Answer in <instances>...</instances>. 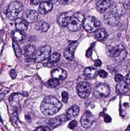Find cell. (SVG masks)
<instances>
[{
    "label": "cell",
    "mask_w": 130,
    "mask_h": 131,
    "mask_svg": "<svg viewBox=\"0 0 130 131\" xmlns=\"http://www.w3.org/2000/svg\"><path fill=\"white\" fill-rule=\"evenodd\" d=\"M62 104L53 96L46 97L42 101L40 105L41 112L46 116H50L58 112L61 109Z\"/></svg>",
    "instance_id": "obj_1"
},
{
    "label": "cell",
    "mask_w": 130,
    "mask_h": 131,
    "mask_svg": "<svg viewBox=\"0 0 130 131\" xmlns=\"http://www.w3.org/2000/svg\"><path fill=\"white\" fill-rule=\"evenodd\" d=\"M106 52L108 56L118 63L122 61L127 53L125 47L122 44L109 45L106 48Z\"/></svg>",
    "instance_id": "obj_2"
},
{
    "label": "cell",
    "mask_w": 130,
    "mask_h": 131,
    "mask_svg": "<svg viewBox=\"0 0 130 131\" xmlns=\"http://www.w3.org/2000/svg\"><path fill=\"white\" fill-rule=\"evenodd\" d=\"M84 16L81 13L77 12L73 15L67 24V28L71 31H76L81 28L83 24Z\"/></svg>",
    "instance_id": "obj_3"
},
{
    "label": "cell",
    "mask_w": 130,
    "mask_h": 131,
    "mask_svg": "<svg viewBox=\"0 0 130 131\" xmlns=\"http://www.w3.org/2000/svg\"><path fill=\"white\" fill-rule=\"evenodd\" d=\"M23 8V5L20 2L18 1L11 2L8 5L6 11L7 17L10 20L16 19Z\"/></svg>",
    "instance_id": "obj_4"
},
{
    "label": "cell",
    "mask_w": 130,
    "mask_h": 131,
    "mask_svg": "<svg viewBox=\"0 0 130 131\" xmlns=\"http://www.w3.org/2000/svg\"><path fill=\"white\" fill-rule=\"evenodd\" d=\"M100 24L99 20L93 16H89L86 18L83 23L85 30L89 33L96 31L100 27Z\"/></svg>",
    "instance_id": "obj_5"
},
{
    "label": "cell",
    "mask_w": 130,
    "mask_h": 131,
    "mask_svg": "<svg viewBox=\"0 0 130 131\" xmlns=\"http://www.w3.org/2000/svg\"><path fill=\"white\" fill-rule=\"evenodd\" d=\"M51 47L49 45H45L38 49L34 57V61L40 63L47 59L51 53Z\"/></svg>",
    "instance_id": "obj_6"
},
{
    "label": "cell",
    "mask_w": 130,
    "mask_h": 131,
    "mask_svg": "<svg viewBox=\"0 0 130 131\" xmlns=\"http://www.w3.org/2000/svg\"><path fill=\"white\" fill-rule=\"evenodd\" d=\"M110 90L105 83H101L95 86L93 91L94 95L98 99H104L109 95Z\"/></svg>",
    "instance_id": "obj_7"
},
{
    "label": "cell",
    "mask_w": 130,
    "mask_h": 131,
    "mask_svg": "<svg viewBox=\"0 0 130 131\" xmlns=\"http://www.w3.org/2000/svg\"><path fill=\"white\" fill-rule=\"evenodd\" d=\"M79 95L82 98L88 97L91 91V87L89 83L86 82L79 83L76 87Z\"/></svg>",
    "instance_id": "obj_8"
},
{
    "label": "cell",
    "mask_w": 130,
    "mask_h": 131,
    "mask_svg": "<svg viewBox=\"0 0 130 131\" xmlns=\"http://www.w3.org/2000/svg\"><path fill=\"white\" fill-rule=\"evenodd\" d=\"M95 121L94 115L89 111L85 112L82 116L80 120L81 125L85 128H90Z\"/></svg>",
    "instance_id": "obj_9"
},
{
    "label": "cell",
    "mask_w": 130,
    "mask_h": 131,
    "mask_svg": "<svg viewBox=\"0 0 130 131\" xmlns=\"http://www.w3.org/2000/svg\"><path fill=\"white\" fill-rule=\"evenodd\" d=\"M121 20V17L111 12L106 13L104 16V21L109 26L115 27L117 26Z\"/></svg>",
    "instance_id": "obj_10"
},
{
    "label": "cell",
    "mask_w": 130,
    "mask_h": 131,
    "mask_svg": "<svg viewBox=\"0 0 130 131\" xmlns=\"http://www.w3.org/2000/svg\"><path fill=\"white\" fill-rule=\"evenodd\" d=\"M38 14L34 10L28 9L23 14V19L28 23H33L37 20Z\"/></svg>",
    "instance_id": "obj_11"
},
{
    "label": "cell",
    "mask_w": 130,
    "mask_h": 131,
    "mask_svg": "<svg viewBox=\"0 0 130 131\" xmlns=\"http://www.w3.org/2000/svg\"><path fill=\"white\" fill-rule=\"evenodd\" d=\"M126 10L123 4L120 2H116L112 5L110 12L121 17L126 13Z\"/></svg>",
    "instance_id": "obj_12"
},
{
    "label": "cell",
    "mask_w": 130,
    "mask_h": 131,
    "mask_svg": "<svg viewBox=\"0 0 130 131\" xmlns=\"http://www.w3.org/2000/svg\"><path fill=\"white\" fill-rule=\"evenodd\" d=\"M78 45L76 41H74L70 44L64 51V56L67 60H72L74 58V53Z\"/></svg>",
    "instance_id": "obj_13"
},
{
    "label": "cell",
    "mask_w": 130,
    "mask_h": 131,
    "mask_svg": "<svg viewBox=\"0 0 130 131\" xmlns=\"http://www.w3.org/2000/svg\"><path fill=\"white\" fill-rule=\"evenodd\" d=\"M79 109L77 105H74L68 109L66 115L68 120H75L78 117L79 113Z\"/></svg>",
    "instance_id": "obj_14"
},
{
    "label": "cell",
    "mask_w": 130,
    "mask_h": 131,
    "mask_svg": "<svg viewBox=\"0 0 130 131\" xmlns=\"http://www.w3.org/2000/svg\"><path fill=\"white\" fill-rule=\"evenodd\" d=\"M111 5V2L110 0H99L96 4L97 10L100 13L106 11Z\"/></svg>",
    "instance_id": "obj_15"
},
{
    "label": "cell",
    "mask_w": 130,
    "mask_h": 131,
    "mask_svg": "<svg viewBox=\"0 0 130 131\" xmlns=\"http://www.w3.org/2000/svg\"><path fill=\"white\" fill-rule=\"evenodd\" d=\"M52 74L54 79L57 80H63L67 77V72L65 69L58 68L53 71Z\"/></svg>",
    "instance_id": "obj_16"
},
{
    "label": "cell",
    "mask_w": 130,
    "mask_h": 131,
    "mask_svg": "<svg viewBox=\"0 0 130 131\" xmlns=\"http://www.w3.org/2000/svg\"><path fill=\"white\" fill-rule=\"evenodd\" d=\"M68 120V118L66 115H62L51 119L50 121L49 124L51 127L55 128L58 125H60Z\"/></svg>",
    "instance_id": "obj_17"
},
{
    "label": "cell",
    "mask_w": 130,
    "mask_h": 131,
    "mask_svg": "<svg viewBox=\"0 0 130 131\" xmlns=\"http://www.w3.org/2000/svg\"><path fill=\"white\" fill-rule=\"evenodd\" d=\"M52 7L53 4L50 2H43L40 5L38 8V11L40 14H45L51 11Z\"/></svg>",
    "instance_id": "obj_18"
},
{
    "label": "cell",
    "mask_w": 130,
    "mask_h": 131,
    "mask_svg": "<svg viewBox=\"0 0 130 131\" xmlns=\"http://www.w3.org/2000/svg\"><path fill=\"white\" fill-rule=\"evenodd\" d=\"M72 15V14L70 12H64L60 16L58 20L60 25L62 27L66 26Z\"/></svg>",
    "instance_id": "obj_19"
},
{
    "label": "cell",
    "mask_w": 130,
    "mask_h": 131,
    "mask_svg": "<svg viewBox=\"0 0 130 131\" xmlns=\"http://www.w3.org/2000/svg\"><path fill=\"white\" fill-rule=\"evenodd\" d=\"M35 30L40 33H43L47 31L49 28V25L48 23L43 20L37 21L35 25Z\"/></svg>",
    "instance_id": "obj_20"
},
{
    "label": "cell",
    "mask_w": 130,
    "mask_h": 131,
    "mask_svg": "<svg viewBox=\"0 0 130 131\" xmlns=\"http://www.w3.org/2000/svg\"><path fill=\"white\" fill-rule=\"evenodd\" d=\"M15 27L19 30H26L28 28L29 24L23 18H17L15 21Z\"/></svg>",
    "instance_id": "obj_21"
},
{
    "label": "cell",
    "mask_w": 130,
    "mask_h": 131,
    "mask_svg": "<svg viewBox=\"0 0 130 131\" xmlns=\"http://www.w3.org/2000/svg\"><path fill=\"white\" fill-rule=\"evenodd\" d=\"M129 84L124 81L119 82L116 86V92L117 94H125L129 91Z\"/></svg>",
    "instance_id": "obj_22"
},
{
    "label": "cell",
    "mask_w": 130,
    "mask_h": 131,
    "mask_svg": "<svg viewBox=\"0 0 130 131\" xmlns=\"http://www.w3.org/2000/svg\"><path fill=\"white\" fill-rule=\"evenodd\" d=\"M36 48L33 45H29L24 46L21 50V53L25 57H31L35 52Z\"/></svg>",
    "instance_id": "obj_23"
},
{
    "label": "cell",
    "mask_w": 130,
    "mask_h": 131,
    "mask_svg": "<svg viewBox=\"0 0 130 131\" xmlns=\"http://www.w3.org/2000/svg\"><path fill=\"white\" fill-rule=\"evenodd\" d=\"M12 36L15 40L20 41L25 39L26 34L22 31L17 30L13 32Z\"/></svg>",
    "instance_id": "obj_24"
},
{
    "label": "cell",
    "mask_w": 130,
    "mask_h": 131,
    "mask_svg": "<svg viewBox=\"0 0 130 131\" xmlns=\"http://www.w3.org/2000/svg\"><path fill=\"white\" fill-rule=\"evenodd\" d=\"M95 37L98 40H104L107 37V33L105 29L100 28L97 30L95 31Z\"/></svg>",
    "instance_id": "obj_25"
},
{
    "label": "cell",
    "mask_w": 130,
    "mask_h": 131,
    "mask_svg": "<svg viewBox=\"0 0 130 131\" xmlns=\"http://www.w3.org/2000/svg\"><path fill=\"white\" fill-rule=\"evenodd\" d=\"M97 70L92 67L87 68L84 71L85 75L90 79H93L96 76Z\"/></svg>",
    "instance_id": "obj_26"
},
{
    "label": "cell",
    "mask_w": 130,
    "mask_h": 131,
    "mask_svg": "<svg viewBox=\"0 0 130 131\" xmlns=\"http://www.w3.org/2000/svg\"><path fill=\"white\" fill-rule=\"evenodd\" d=\"M60 55L58 53H54L51 55L48 59L49 63H56L60 59Z\"/></svg>",
    "instance_id": "obj_27"
},
{
    "label": "cell",
    "mask_w": 130,
    "mask_h": 131,
    "mask_svg": "<svg viewBox=\"0 0 130 131\" xmlns=\"http://www.w3.org/2000/svg\"><path fill=\"white\" fill-rule=\"evenodd\" d=\"M13 48L15 52V54L17 57H20L21 55V51L17 43L15 41H13L12 43Z\"/></svg>",
    "instance_id": "obj_28"
},
{
    "label": "cell",
    "mask_w": 130,
    "mask_h": 131,
    "mask_svg": "<svg viewBox=\"0 0 130 131\" xmlns=\"http://www.w3.org/2000/svg\"><path fill=\"white\" fill-rule=\"evenodd\" d=\"M48 85L51 88H55L59 85L60 83L59 80L55 79H50L48 82Z\"/></svg>",
    "instance_id": "obj_29"
},
{
    "label": "cell",
    "mask_w": 130,
    "mask_h": 131,
    "mask_svg": "<svg viewBox=\"0 0 130 131\" xmlns=\"http://www.w3.org/2000/svg\"><path fill=\"white\" fill-rule=\"evenodd\" d=\"M62 101L64 103H66L68 101V94L67 92L65 91H63L62 92Z\"/></svg>",
    "instance_id": "obj_30"
},
{
    "label": "cell",
    "mask_w": 130,
    "mask_h": 131,
    "mask_svg": "<svg viewBox=\"0 0 130 131\" xmlns=\"http://www.w3.org/2000/svg\"><path fill=\"white\" fill-rule=\"evenodd\" d=\"M77 122L75 120H73L72 121L70 122L68 125V128L70 129H73L76 127L77 125Z\"/></svg>",
    "instance_id": "obj_31"
},
{
    "label": "cell",
    "mask_w": 130,
    "mask_h": 131,
    "mask_svg": "<svg viewBox=\"0 0 130 131\" xmlns=\"http://www.w3.org/2000/svg\"><path fill=\"white\" fill-rule=\"evenodd\" d=\"M98 75L102 78H106L108 76V73L104 70H101L99 71L98 72Z\"/></svg>",
    "instance_id": "obj_32"
},
{
    "label": "cell",
    "mask_w": 130,
    "mask_h": 131,
    "mask_svg": "<svg viewBox=\"0 0 130 131\" xmlns=\"http://www.w3.org/2000/svg\"><path fill=\"white\" fill-rule=\"evenodd\" d=\"M10 76L12 79H15L17 76V73L15 69H11L10 72Z\"/></svg>",
    "instance_id": "obj_33"
},
{
    "label": "cell",
    "mask_w": 130,
    "mask_h": 131,
    "mask_svg": "<svg viewBox=\"0 0 130 131\" xmlns=\"http://www.w3.org/2000/svg\"><path fill=\"white\" fill-rule=\"evenodd\" d=\"M50 129L48 127L41 126L37 128L36 131H50Z\"/></svg>",
    "instance_id": "obj_34"
},
{
    "label": "cell",
    "mask_w": 130,
    "mask_h": 131,
    "mask_svg": "<svg viewBox=\"0 0 130 131\" xmlns=\"http://www.w3.org/2000/svg\"><path fill=\"white\" fill-rule=\"evenodd\" d=\"M123 79V75H122L120 74H117L115 76L114 79H115V81L117 82H120L122 81Z\"/></svg>",
    "instance_id": "obj_35"
},
{
    "label": "cell",
    "mask_w": 130,
    "mask_h": 131,
    "mask_svg": "<svg viewBox=\"0 0 130 131\" xmlns=\"http://www.w3.org/2000/svg\"><path fill=\"white\" fill-rule=\"evenodd\" d=\"M129 81L130 75L129 72L128 74L124 78L123 81L125 82H126V83H127V84L129 85Z\"/></svg>",
    "instance_id": "obj_36"
},
{
    "label": "cell",
    "mask_w": 130,
    "mask_h": 131,
    "mask_svg": "<svg viewBox=\"0 0 130 131\" xmlns=\"http://www.w3.org/2000/svg\"><path fill=\"white\" fill-rule=\"evenodd\" d=\"M104 121L107 123L111 122V118L108 115H106L104 117Z\"/></svg>",
    "instance_id": "obj_37"
},
{
    "label": "cell",
    "mask_w": 130,
    "mask_h": 131,
    "mask_svg": "<svg viewBox=\"0 0 130 131\" xmlns=\"http://www.w3.org/2000/svg\"><path fill=\"white\" fill-rule=\"evenodd\" d=\"M42 0H31V3L34 5H37L42 2Z\"/></svg>",
    "instance_id": "obj_38"
},
{
    "label": "cell",
    "mask_w": 130,
    "mask_h": 131,
    "mask_svg": "<svg viewBox=\"0 0 130 131\" xmlns=\"http://www.w3.org/2000/svg\"><path fill=\"white\" fill-rule=\"evenodd\" d=\"M55 63H49L48 62V63L44 64L43 65L45 67H52L55 66Z\"/></svg>",
    "instance_id": "obj_39"
},
{
    "label": "cell",
    "mask_w": 130,
    "mask_h": 131,
    "mask_svg": "<svg viewBox=\"0 0 130 131\" xmlns=\"http://www.w3.org/2000/svg\"><path fill=\"white\" fill-rule=\"evenodd\" d=\"M70 0H58L59 2L61 4L65 5L69 3Z\"/></svg>",
    "instance_id": "obj_40"
},
{
    "label": "cell",
    "mask_w": 130,
    "mask_h": 131,
    "mask_svg": "<svg viewBox=\"0 0 130 131\" xmlns=\"http://www.w3.org/2000/svg\"><path fill=\"white\" fill-rule=\"evenodd\" d=\"M102 64V62L101 61L99 60H97L95 61V65L97 67L100 66Z\"/></svg>",
    "instance_id": "obj_41"
},
{
    "label": "cell",
    "mask_w": 130,
    "mask_h": 131,
    "mask_svg": "<svg viewBox=\"0 0 130 131\" xmlns=\"http://www.w3.org/2000/svg\"><path fill=\"white\" fill-rule=\"evenodd\" d=\"M25 120L26 121L28 122H31V118L30 115H27L25 116Z\"/></svg>",
    "instance_id": "obj_42"
},
{
    "label": "cell",
    "mask_w": 130,
    "mask_h": 131,
    "mask_svg": "<svg viewBox=\"0 0 130 131\" xmlns=\"http://www.w3.org/2000/svg\"><path fill=\"white\" fill-rule=\"evenodd\" d=\"M58 0H46V1L48 2H50L51 4H55Z\"/></svg>",
    "instance_id": "obj_43"
}]
</instances>
